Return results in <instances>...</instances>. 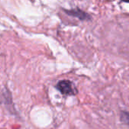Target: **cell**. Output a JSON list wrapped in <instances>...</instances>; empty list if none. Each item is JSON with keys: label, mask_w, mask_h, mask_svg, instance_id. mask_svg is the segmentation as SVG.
I'll return each mask as SVG.
<instances>
[{"label": "cell", "mask_w": 129, "mask_h": 129, "mask_svg": "<svg viewBox=\"0 0 129 129\" xmlns=\"http://www.w3.org/2000/svg\"><path fill=\"white\" fill-rule=\"evenodd\" d=\"M56 88L64 96H75L78 93L74 83L68 79L59 81L56 85Z\"/></svg>", "instance_id": "1"}, {"label": "cell", "mask_w": 129, "mask_h": 129, "mask_svg": "<svg viewBox=\"0 0 129 129\" xmlns=\"http://www.w3.org/2000/svg\"><path fill=\"white\" fill-rule=\"evenodd\" d=\"M63 11L67 15L70 16V17H76L79 20H82V21L83 20H91V16L88 13L81 10L79 8H73V9H70V10L63 9Z\"/></svg>", "instance_id": "2"}, {"label": "cell", "mask_w": 129, "mask_h": 129, "mask_svg": "<svg viewBox=\"0 0 129 129\" xmlns=\"http://www.w3.org/2000/svg\"><path fill=\"white\" fill-rule=\"evenodd\" d=\"M1 100H2V103L3 104H5L7 107V108H8V110H11V108L10 107V105L11 106V107L14 108L13 103H12V98H11V95L9 90L6 89V90L2 91Z\"/></svg>", "instance_id": "3"}, {"label": "cell", "mask_w": 129, "mask_h": 129, "mask_svg": "<svg viewBox=\"0 0 129 129\" xmlns=\"http://www.w3.org/2000/svg\"><path fill=\"white\" fill-rule=\"evenodd\" d=\"M120 119H121V121H122L123 123L128 124L129 120L128 113L127 111H122L121 116H120Z\"/></svg>", "instance_id": "4"}]
</instances>
